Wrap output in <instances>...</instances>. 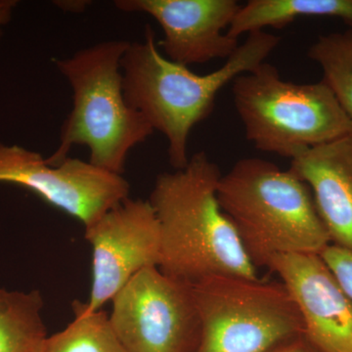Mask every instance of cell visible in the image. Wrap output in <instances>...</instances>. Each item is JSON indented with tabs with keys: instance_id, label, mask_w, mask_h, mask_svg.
Masks as SVG:
<instances>
[{
	"instance_id": "cell-1",
	"label": "cell",
	"mask_w": 352,
	"mask_h": 352,
	"mask_svg": "<svg viewBox=\"0 0 352 352\" xmlns=\"http://www.w3.org/2000/svg\"><path fill=\"white\" fill-rule=\"evenodd\" d=\"M280 41L265 31L250 32L223 66L206 75L162 54L150 25L145 27L142 41L129 43L120 60L124 98L154 131L166 136L168 161L175 170L188 164L190 134L210 117L220 90L264 63Z\"/></svg>"
},
{
	"instance_id": "cell-2",
	"label": "cell",
	"mask_w": 352,
	"mask_h": 352,
	"mask_svg": "<svg viewBox=\"0 0 352 352\" xmlns=\"http://www.w3.org/2000/svg\"><path fill=\"white\" fill-rule=\"evenodd\" d=\"M222 173L201 151L182 170L157 175L149 201L161 233L162 272L191 285L212 276L256 279L232 222L217 198Z\"/></svg>"
},
{
	"instance_id": "cell-3",
	"label": "cell",
	"mask_w": 352,
	"mask_h": 352,
	"mask_svg": "<svg viewBox=\"0 0 352 352\" xmlns=\"http://www.w3.org/2000/svg\"><path fill=\"white\" fill-rule=\"evenodd\" d=\"M217 198L256 267L278 254H320L331 244L309 186L267 160L238 161L220 178Z\"/></svg>"
},
{
	"instance_id": "cell-4",
	"label": "cell",
	"mask_w": 352,
	"mask_h": 352,
	"mask_svg": "<svg viewBox=\"0 0 352 352\" xmlns=\"http://www.w3.org/2000/svg\"><path fill=\"white\" fill-rule=\"evenodd\" d=\"M129 44L103 41L53 60L73 89V109L46 163L59 166L74 146H87L90 164L122 175L129 152L152 135L149 122L124 98L120 60Z\"/></svg>"
},
{
	"instance_id": "cell-5",
	"label": "cell",
	"mask_w": 352,
	"mask_h": 352,
	"mask_svg": "<svg viewBox=\"0 0 352 352\" xmlns=\"http://www.w3.org/2000/svg\"><path fill=\"white\" fill-rule=\"evenodd\" d=\"M234 106L256 149L295 159L352 133V122L323 80H285L276 67L259 65L232 82Z\"/></svg>"
},
{
	"instance_id": "cell-6",
	"label": "cell",
	"mask_w": 352,
	"mask_h": 352,
	"mask_svg": "<svg viewBox=\"0 0 352 352\" xmlns=\"http://www.w3.org/2000/svg\"><path fill=\"white\" fill-rule=\"evenodd\" d=\"M193 291L201 328L196 352H270L305 333L282 282L212 276Z\"/></svg>"
},
{
	"instance_id": "cell-7",
	"label": "cell",
	"mask_w": 352,
	"mask_h": 352,
	"mask_svg": "<svg viewBox=\"0 0 352 352\" xmlns=\"http://www.w3.org/2000/svg\"><path fill=\"white\" fill-rule=\"evenodd\" d=\"M110 322L129 352H196L201 320L193 285L145 268L112 300Z\"/></svg>"
},
{
	"instance_id": "cell-8",
	"label": "cell",
	"mask_w": 352,
	"mask_h": 352,
	"mask_svg": "<svg viewBox=\"0 0 352 352\" xmlns=\"http://www.w3.org/2000/svg\"><path fill=\"white\" fill-rule=\"evenodd\" d=\"M0 182L31 190L87 227L129 198V183L120 175L69 157L59 166L38 153L0 143Z\"/></svg>"
},
{
	"instance_id": "cell-9",
	"label": "cell",
	"mask_w": 352,
	"mask_h": 352,
	"mask_svg": "<svg viewBox=\"0 0 352 352\" xmlns=\"http://www.w3.org/2000/svg\"><path fill=\"white\" fill-rule=\"evenodd\" d=\"M85 229L92 250L89 311L102 309L141 270L159 267L161 233L149 200L129 197Z\"/></svg>"
},
{
	"instance_id": "cell-10",
	"label": "cell",
	"mask_w": 352,
	"mask_h": 352,
	"mask_svg": "<svg viewBox=\"0 0 352 352\" xmlns=\"http://www.w3.org/2000/svg\"><path fill=\"white\" fill-rule=\"evenodd\" d=\"M120 11L144 13L164 32L159 47L175 63L188 67L228 59L240 46L228 34L241 4L236 0H117Z\"/></svg>"
},
{
	"instance_id": "cell-11",
	"label": "cell",
	"mask_w": 352,
	"mask_h": 352,
	"mask_svg": "<svg viewBox=\"0 0 352 352\" xmlns=\"http://www.w3.org/2000/svg\"><path fill=\"white\" fill-rule=\"evenodd\" d=\"M267 267L295 300L307 339L321 352H352V302L320 254H278Z\"/></svg>"
},
{
	"instance_id": "cell-12",
	"label": "cell",
	"mask_w": 352,
	"mask_h": 352,
	"mask_svg": "<svg viewBox=\"0 0 352 352\" xmlns=\"http://www.w3.org/2000/svg\"><path fill=\"white\" fill-rule=\"evenodd\" d=\"M289 170L311 190L331 244L352 250V133L303 152Z\"/></svg>"
},
{
	"instance_id": "cell-13",
	"label": "cell",
	"mask_w": 352,
	"mask_h": 352,
	"mask_svg": "<svg viewBox=\"0 0 352 352\" xmlns=\"http://www.w3.org/2000/svg\"><path fill=\"white\" fill-rule=\"evenodd\" d=\"M302 17L338 18L352 28V0H251L241 6L227 32L239 38L267 27L283 29Z\"/></svg>"
},
{
	"instance_id": "cell-14",
	"label": "cell",
	"mask_w": 352,
	"mask_h": 352,
	"mask_svg": "<svg viewBox=\"0 0 352 352\" xmlns=\"http://www.w3.org/2000/svg\"><path fill=\"white\" fill-rule=\"evenodd\" d=\"M41 292L0 288V352H43L47 335Z\"/></svg>"
},
{
	"instance_id": "cell-15",
	"label": "cell",
	"mask_w": 352,
	"mask_h": 352,
	"mask_svg": "<svg viewBox=\"0 0 352 352\" xmlns=\"http://www.w3.org/2000/svg\"><path fill=\"white\" fill-rule=\"evenodd\" d=\"M73 309L75 319L47 338L43 352H129L105 311H89L80 300L74 302Z\"/></svg>"
},
{
	"instance_id": "cell-16",
	"label": "cell",
	"mask_w": 352,
	"mask_h": 352,
	"mask_svg": "<svg viewBox=\"0 0 352 352\" xmlns=\"http://www.w3.org/2000/svg\"><path fill=\"white\" fill-rule=\"evenodd\" d=\"M352 122V28L319 36L307 51Z\"/></svg>"
},
{
	"instance_id": "cell-17",
	"label": "cell",
	"mask_w": 352,
	"mask_h": 352,
	"mask_svg": "<svg viewBox=\"0 0 352 352\" xmlns=\"http://www.w3.org/2000/svg\"><path fill=\"white\" fill-rule=\"evenodd\" d=\"M320 256L352 302V250L330 244Z\"/></svg>"
},
{
	"instance_id": "cell-18",
	"label": "cell",
	"mask_w": 352,
	"mask_h": 352,
	"mask_svg": "<svg viewBox=\"0 0 352 352\" xmlns=\"http://www.w3.org/2000/svg\"><path fill=\"white\" fill-rule=\"evenodd\" d=\"M270 352H321L307 339V336H302L288 340Z\"/></svg>"
},
{
	"instance_id": "cell-19",
	"label": "cell",
	"mask_w": 352,
	"mask_h": 352,
	"mask_svg": "<svg viewBox=\"0 0 352 352\" xmlns=\"http://www.w3.org/2000/svg\"><path fill=\"white\" fill-rule=\"evenodd\" d=\"M17 3L15 0H0V38L3 34V28L12 18L14 9L17 6Z\"/></svg>"
},
{
	"instance_id": "cell-20",
	"label": "cell",
	"mask_w": 352,
	"mask_h": 352,
	"mask_svg": "<svg viewBox=\"0 0 352 352\" xmlns=\"http://www.w3.org/2000/svg\"><path fill=\"white\" fill-rule=\"evenodd\" d=\"M90 1L85 0H67V1H54L55 6L59 7L65 12L80 13L85 10Z\"/></svg>"
}]
</instances>
